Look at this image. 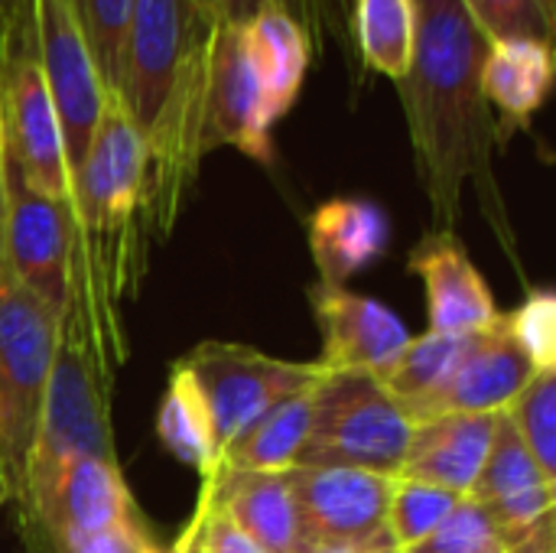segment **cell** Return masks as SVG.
<instances>
[{
	"mask_svg": "<svg viewBox=\"0 0 556 553\" xmlns=\"http://www.w3.org/2000/svg\"><path fill=\"white\" fill-rule=\"evenodd\" d=\"M469 345V336H450V332H430L414 336L401 359L378 378L384 391L401 404L407 420L420 414V407L446 385L456 362L463 359Z\"/></svg>",
	"mask_w": 556,
	"mask_h": 553,
	"instance_id": "cb8c5ba5",
	"label": "cell"
},
{
	"mask_svg": "<svg viewBox=\"0 0 556 553\" xmlns=\"http://www.w3.org/2000/svg\"><path fill=\"white\" fill-rule=\"evenodd\" d=\"M309 310L316 316L326 375H375L381 378L414 339L401 316L375 297L336 284L309 287Z\"/></svg>",
	"mask_w": 556,
	"mask_h": 553,
	"instance_id": "4fadbf2b",
	"label": "cell"
},
{
	"mask_svg": "<svg viewBox=\"0 0 556 553\" xmlns=\"http://www.w3.org/2000/svg\"><path fill=\"white\" fill-rule=\"evenodd\" d=\"M72 215L75 244L111 306L121 310L140 293L153 218L147 140L114 95L104 101L98 134L72 183Z\"/></svg>",
	"mask_w": 556,
	"mask_h": 553,
	"instance_id": "3957f363",
	"label": "cell"
},
{
	"mask_svg": "<svg viewBox=\"0 0 556 553\" xmlns=\"http://www.w3.org/2000/svg\"><path fill=\"white\" fill-rule=\"evenodd\" d=\"M29 16L39 68L62 127L65 163L75 183L98 134L108 91L101 85V75L94 68V59L85 46V36L68 0H29Z\"/></svg>",
	"mask_w": 556,
	"mask_h": 553,
	"instance_id": "7c38bea8",
	"label": "cell"
},
{
	"mask_svg": "<svg viewBox=\"0 0 556 553\" xmlns=\"http://www.w3.org/2000/svg\"><path fill=\"white\" fill-rule=\"evenodd\" d=\"M410 420L375 375H323L313 424L296 466H336L397 476Z\"/></svg>",
	"mask_w": 556,
	"mask_h": 553,
	"instance_id": "5b68a950",
	"label": "cell"
},
{
	"mask_svg": "<svg viewBox=\"0 0 556 553\" xmlns=\"http://www.w3.org/2000/svg\"><path fill=\"white\" fill-rule=\"evenodd\" d=\"M59 313L16 277L0 238V492L23 505L26 466L39 433Z\"/></svg>",
	"mask_w": 556,
	"mask_h": 553,
	"instance_id": "277c9868",
	"label": "cell"
},
{
	"mask_svg": "<svg viewBox=\"0 0 556 553\" xmlns=\"http://www.w3.org/2000/svg\"><path fill=\"white\" fill-rule=\"evenodd\" d=\"M244 39L248 52L264 91L267 114L274 127L290 114L296 104L309 62H313V36L306 26L287 10L283 0H257L244 16Z\"/></svg>",
	"mask_w": 556,
	"mask_h": 553,
	"instance_id": "e0dca14e",
	"label": "cell"
},
{
	"mask_svg": "<svg viewBox=\"0 0 556 553\" xmlns=\"http://www.w3.org/2000/svg\"><path fill=\"white\" fill-rule=\"evenodd\" d=\"M20 7H23V0H0V23H7Z\"/></svg>",
	"mask_w": 556,
	"mask_h": 553,
	"instance_id": "74e56055",
	"label": "cell"
},
{
	"mask_svg": "<svg viewBox=\"0 0 556 553\" xmlns=\"http://www.w3.org/2000/svg\"><path fill=\"white\" fill-rule=\"evenodd\" d=\"M316 553H355V551H316Z\"/></svg>",
	"mask_w": 556,
	"mask_h": 553,
	"instance_id": "b9f144b4",
	"label": "cell"
},
{
	"mask_svg": "<svg viewBox=\"0 0 556 553\" xmlns=\"http://www.w3.org/2000/svg\"><path fill=\"white\" fill-rule=\"evenodd\" d=\"M0 137L16 169L36 192L72 205V173L65 163L62 127L36 55L29 0H23L3 29Z\"/></svg>",
	"mask_w": 556,
	"mask_h": 553,
	"instance_id": "8992f818",
	"label": "cell"
},
{
	"mask_svg": "<svg viewBox=\"0 0 556 553\" xmlns=\"http://www.w3.org/2000/svg\"><path fill=\"white\" fill-rule=\"evenodd\" d=\"M554 479H547L538 466V460L531 456V450L525 447L521 433L515 430V424L508 420L505 411H498L495 420V433H492V447L485 456V466L479 473V482L472 489L476 502H495V499H508L518 492H528L534 486H544Z\"/></svg>",
	"mask_w": 556,
	"mask_h": 553,
	"instance_id": "d4e9b609",
	"label": "cell"
},
{
	"mask_svg": "<svg viewBox=\"0 0 556 553\" xmlns=\"http://www.w3.org/2000/svg\"><path fill=\"white\" fill-rule=\"evenodd\" d=\"M482 95L495 114L502 147L515 130H528L554 88V42L495 39L485 42L479 68Z\"/></svg>",
	"mask_w": 556,
	"mask_h": 553,
	"instance_id": "ac0fdd59",
	"label": "cell"
},
{
	"mask_svg": "<svg viewBox=\"0 0 556 553\" xmlns=\"http://www.w3.org/2000/svg\"><path fill=\"white\" fill-rule=\"evenodd\" d=\"M313 401L316 388L300 391L277 407H270L264 417H257L225 453L222 469H244V473H290L300 463V453L309 437L313 424Z\"/></svg>",
	"mask_w": 556,
	"mask_h": 553,
	"instance_id": "44dd1931",
	"label": "cell"
},
{
	"mask_svg": "<svg viewBox=\"0 0 556 553\" xmlns=\"http://www.w3.org/2000/svg\"><path fill=\"white\" fill-rule=\"evenodd\" d=\"M169 548L160 544V538L153 535L147 515L130 518V521H117L108 528H94V531H68V535H55L49 541H42L39 548H26V553H166Z\"/></svg>",
	"mask_w": 556,
	"mask_h": 553,
	"instance_id": "1f68e13d",
	"label": "cell"
},
{
	"mask_svg": "<svg viewBox=\"0 0 556 553\" xmlns=\"http://www.w3.org/2000/svg\"><path fill=\"white\" fill-rule=\"evenodd\" d=\"M482 505H485L489 518L495 521L498 538L505 544L511 538H521V535L541 528L544 521H554L556 486L544 482V486H534L528 492H518V495H508V499H495V502H482Z\"/></svg>",
	"mask_w": 556,
	"mask_h": 553,
	"instance_id": "836d02e7",
	"label": "cell"
},
{
	"mask_svg": "<svg viewBox=\"0 0 556 553\" xmlns=\"http://www.w3.org/2000/svg\"><path fill=\"white\" fill-rule=\"evenodd\" d=\"M414 36H417L414 0L352 3V49L358 68L401 81L414 59Z\"/></svg>",
	"mask_w": 556,
	"mask_h": 553,
	"instance_id": "603a6c76",
	"label": "cell"
},
{
	"mask_svg": "<svg viewBox=\"0 0 556 553\" xmlns=\"http://www.w3.org/2000/svg\"><path fill=\"white\" fill-rule=\"evenodd\" d=\"M192 10L205 20V23H218L228 16H238V0H189Z\"/></svg>",
	"mask_w": 556,
	"mask_h": 553,
	"instance_id": "8d00e7d4",
	"label": "cell"
},
{
	"mask_svg": "<svg viewBox=\"0 0 556 553\" xmlns=\"http://www.w3.org/2000/svg\"><path fill=\"white\" fill-rule=\"evenodd\" d=\"M10 20H13V16H10ZM10 20H7V23H10ZM7 23H0V52H3V29H7Z\"/></svg>",
	"mask_w": 556,
	"mask_h": 553,
	"instance_id": "60d3db41",
	"label": "cell"
},
{
	"mask_svg": "<svg viewBox=\"0 0 556 553\" xmlns=\"http://www.w3.org/2000/svg\"><path fill=\"white\" fill-rule=\"evenodd\" d=\"M352 3L355 0H316V13H319L323 39L339 42L342 52H345V59L355 65V49H352Z\"/></svg>",
	"mask_w": 556,
	"mask_h": 553,
	"instance_id": "e575fe53",
	"label": "cell"
},
{
	"mask_svg": "<svg viewBox=\"0 0 556 553\" xmlns=\"http://www.w3.org/2000/svg\"><path fill=\"white\" fill-rule=\"evenodd\" d=\"M169 553H264L218 505L208 489H199L195 512L173 541Z\"/></svg>",
	"mask_w": 556,
	"mask_h": 553,
	"instance_id": "f546056e",
	"label": "cell"
},
{
	"mask_svg": "<svg viewBox=\"0 0 556 553\" xmlns=\"http://www.w3.org/2000/svg\"><path fill=\"white\" fill-rule=\"evenodd\" d=\"M205 23L189 0H134L114 98L124 104L140 134L163 111L182 65L202 42Z\"/></svg>",
	"mask_w": 556,
	"mask_h": 553,
	"instance_id": "9c48e42d",
	"label": "cell"
},
{
	"mask_svg": "<svg viewBox=\"0 0 556 553\" xmlns=\"http://www.w3.org/2000/svg\"><path fill=\"white\" fill-rule=\"evenodd\" d=\"M410 274L424 280L430 332L476 336L498 319L495 293L456 231H427L410 251Z\"/></svg>",
	"mask_w": 556,
	"mask_h": 553,
	"instance_id": "5bb4252c",
	"label": "cell"
},
{
	"mask_svg": "<svg viewBox=\"0 0 556 553\" xmlns=\"http://www.w3.org/2000/svg\"><path fill=\"white\" fill-rule=\"evenodd\" d=\"M68 3L78 20L81 36H85V46L94 59L101 85L111 95L117 85V72H121V55H124L134 0H68Z\"/></svg>",
	"mask_w": 556,
	"mask_h": 553,
	"instance_id": "83f0119b",
	"label": "cell"
},
{
	"mask_svg": "<svg viewBox=\"0 0 556 553\" xmlns=\"http://www.w3.org/2000/svg\"><path fill=\"white\" fill-rule=\"evenodd\" d=\"M534 372L538 368L515 345L498 313V319L489 329L469 336V345L456 362L453 375L420 407V414L410 424L440 414H498L521 394Z\"/></svg>",
	"mask_w": 556,
	"mask_h": 553,
	"instance_id": "9a60e30c",
	"label": "cell"
},
{
	"mask_svg": "<svg viewBox=\"0 0 556 553\" xmlns=\"http://www.w3.org/2000/svg\"><path fill=\"white\" fill-rule=\"evenodd\" d=\"M391 479L362 469L293 466L287 482L300 512L303 553H397L388 531Z\"/></svg>",
	"mask_w": 556,
	"mask_h": 553,
	"instance_id": "ba28073f",
	"label": "cell"
},
{
	"mask_svg": "<svg viewBox=\"0 0 556 553\" xmlns=\"http://www.w3.org/2000/svg\"><path fill=\"white\" fill-rule=\"evenodd\" d=\"M156 437L160 443L189 469L199 473V479H212L222 466V450L212 430L208 407L199 394L195 378L182 362L173 365L166 391L156 407Z\"/></svg>",
	"mask_w": 556,
	"mask_h": 553,
	"instance_id": "7402d4cb",
	"label": "cell"
},
{
	"mask_svg": "<svg viewBox=\"0 0 556 553\" xmlns=\"http://www.w3.org/2000/svg\"><path fill=\"white\" fill-rule=\"evenodd\" d=\"M466 13L485 36L495 39H541L554 42L556 0H463Z\"/></svg>",
	"mask_w": 556,
	"mask_h": 553,
	"instance_id": "f1b7e54d",
	"label": "cell"
},
{
	"mask_svg": "<svg viewBox=\"0 0 556 553\" xmlns=\"http://www.w3.org/2000/svg\"><path fill=\"white\" fill-rule=\"evenodd\" d=\"M414 59L407 75L394 85L417 176L430 202L433 231H456L463 218V192L466 186H476L495 241L518 277H525L518 231L495 176V150L502 147V137L479 85L485 36L466 13L463 0H414Z\"/></svg>",
	"mask_w": 556,
	"mask_h": 553,
	"instance_id": "6da1fadb",
	"label": "cell"
},
{
	"mask_svg": "<svg viewBox=\"0 0 556 553\" xmlns=\"http://www.w3.org/2000/svg\"><path fill=\"white\" fill-rule=\"evenodd\" d=\"M264 553H303V528L287 473L222 469L202 482Z\"/></svg>",
	"mask_w": 556,
	"mask_h": 553,
	"instance_id": "ffe728a7",
	"label": "cell"
},
{
	"mask_svg": "<svg viewBox=\"0 0 556 553\" xmlns=\"http://www.w3.org/2000/svg\"><path fill=\"white\" fill-rule=\"evenodd\" d=\"M306 235L319 280L345 287L355 274L384 257L391 244V222L378 202L342 196L316 205L306 222Z\"/></svg>",
	"mask_w": 556,
	"mask_h": 553,
	"instance_id": "d6986e66",
	"label": "cell"
},
{
	"mask_svg": "<svg viewBox=\"0 0 556 553\" xmlns=\"http://www.w3.org/2000/svg\"><path fill=\"white\" fill-rule=\"evenodd\" d=\"M166 553H169V551H166Z\"/></svg>",
	"mask_w": 556,
	"mask_h": 553,
	"instance_id": "7bdbcfd3",
	"label": "cell"
},
{
	"mask_svg": "<svg viewBox=\"0 0 556 553\" xmlns=\"http://www.w3.org/2000/svg\"><path fill=\"white\" fill-rule=\"evenodd\" d=\"M463 499L466 495L446 492L440 486L394 476L391 479V502H388V531H391V541H394L397 553L410 551L424 538H430Z\"/></svg>",
	"mask_w": 556,
	"mask_h": 553,
	"instance_id": "484cf974",
	"label": "cell"
},
{
	"mask_svg": "<svg viewBox=\"0 0 556 553\" xmlns=\"http://www.w3.org/2000/svg\"><path fill=\"white\" fill-rule=\"evenodd\" d=\"M541 473L556 482V368H541L505 407Z\"/></svg>",
	"mask_w": 556,
	"mask_h": 553,
	"instance_id": "4316f807",
	"label": "cell"
},
{
	"mask_svg": "<svg viewBox=\"0 0 556 553\" xmlns=\"http://www.w3.org/2000/svg\"><path fill=\"white\" fill-rule=\"evenodd\" d=\"M231 147L257 163H274V121L248 52L241 16L208 26L205 36V98L202 150Z\"/></svg>",
	"mask_w": 556,
	"mask_h": 553,
	"instance_id": "8fae6325",
	"label": "cell"
},
{
	"mask_svg": "<svg viewBox=\"0 0 556 553\" xmlns=\"http://www.w3.org/2000/svg\"><path fill=\"white\" fill-rule=\"evenodd\" d=\"M257 0H238V16H244ZM287 10L306 26V33L313 36V46H323V29H319V13H316V0H283Z\"/></svg>",
	"mask_w": 556,
	"mask_h": 553,
	"instance_id": "d590c367",
	"label": "cell"
},
{
	"mask_svg": "<svg viewBox=\"0 0 556 553\" xmlns=\"http://www.w3.org/2000/svg\"><path fill=\"white\" fill-rule=\"evenodd\" d=\"M479 553H508V551H505V544H492V548H485V551H479Z\"/></svg>",
	"mask_w": 556,
	"mask_h": 553,
	"instance_id": "f35d334b",
	"label": "cell"
},
{
	"mask_svg": "<svg viewBox=\"0 0 556 553\" xmlns=\"http://www.w3.org/2000/svg\"><path fill=\"white\" fill-rule=\"evenodd\" d=\"M7 508H10V499H7V495H3V492H0V515H3V512H7Z\"/></svg>",
	"mask_w": 556,
	"mask_h": 553,
	"instance_id": "ab89813d",
	"label": "cell"
},
{
	"mask_svg": "<svg viewBox=\"0 0 556 553\" xmlns=\"http://www.w3.org/2000/svg\"><path fill=\"white\" fill-rule=\"evenodd\" d=\"M502 323L538 372L556 368V300L551 290H528L521 306L502 313Z\"/></svg>",
	"mask_w": 556,
	"mask_h": 553,
	"instance_id": "4dcf8cb0",
	"label": "cell"
},
{
	"mask_svg": "<svg viewBox=\"0 0 556 553\" xmlns=\"http://www.w3.org/2000/svg\"><path fill=\"white\" fill-rule=\"evenodd\" d=\"M0 238L16 277L52 313L62 310L68 293V267L75 248L72 205L36 192L0 137Z\"/></svg>",
	"mask_w": 556,
	"mask_h": 553,
	"instance_id": "30bf717a",
	"label": "cell"
},
{
	"mask_svg": "<svg viewBox=\"0 0 556 553\" xmlns=\"http://www.w3.org/2000/svg\"><path fill=\"white\" fill-rule=\"evenodd\" d=\"M124 359L127 336L121 310L111 306L88 267V257L75 244L68 293L59 310L55 355L46 381L39 433L26 466V486L72 456L121 463L111 424V398Z\"/></svg>",
	"mask_w": 556,
	"mask_h": 553,
	"instance_id": "7a4b0ae2",
	"label": "cell"
},
{
	"mask_svg": "<svg viewBox=\"0 0 556 553\" xmlns=\"http://www.w3.org/2000/svg\"><path fill=\"white\" fill-rule=\"evenodd\" d=\"M495 420L498 414H440L414 424L397 476L472 495L492 447Z\"/></svg>",
	"mask_w": 556,
	"mask_h": 553,
	"instance_id": "2e32d148",
	"label": "cell"
},
{
	"mask_svg": "<svg viewBox=\"0 0 556 553\" xmlns=\"http://www.w3.org/2000/svg\"><path fill=\"white\" fill-rule=\"evenodd\" d=\"M492 544H502L495 521L489 518L482 502L466 495L430 538L404 553H479Z\"/></svg>",
	"mask_w": 556,
	"mask_h": 553,
	"instance_id": "d6a6232c",
	"label": "cell"
},
{
	"mask_svg": "<svg viewBox=\"0 0 556 553\" xmlns=\"http://www.w3.org/2000/svg\"><path fill=\"white\" fill-rule=\"evenodd\" d=\"M182 365L199 385L208 407L218 450L225 453L257 417L280 401L309 391L323 381L319 362H287L244 342H199Z\"/></svg>",
	"mask_w": 556,
	"mask_h": 553,
	"instance_id": "52a82bcc",
	"label": "cell"
}]
</instances>
